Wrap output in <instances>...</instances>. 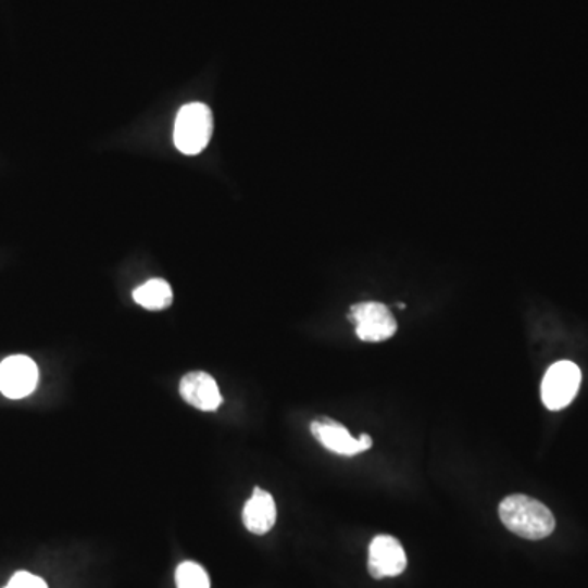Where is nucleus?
Instances as JSON below:
<instances>
[{
	"label": "nucleus",
	"instance_id": "f257e3e1",
	"mask_svg": "<svg viewBox=\"0 0 588 588\" xmlns=\"http://www.w3.org/2000/svg\"><path fill=\"white\" fill-rule=\"evenodd\" d=\"M499 516L506 529L529 541L548 538L555 528L551 510L523 493L505 497L500 502Z\"/></svg>",
	"mask_w": 588,
	"mask_h": 588
},
{
	"label": "nucleus",
	"instance_id": "f03ea898",
	"mask_svg": "<svg viewBox=\"0 0 588 588\" xmlns=\"http://www.w3.org/2000/svg\"><path fill=\"white\" fill-rule=\"evenodd\" d=\"M213 113L204 103L182 107L175 120L174 142L185 155H197L210 145L213 135Z\"/></svg>",
	"mask_w": 588,
	"mask_h": 588
},
{
	"label": "nucleus",
	"instance_id": "7ed1b4c3",
	"mask_svg": "<svg viewBox=\"0 0 588 588\" xmlns=\"http://www.w3.org/2000/svg\"><path fill=\"white\" fill-rule=\"evenodd\" d=\"M581 372L575 363L558 362L549 366L542 378L541 399L549 411L567 408L580 388Z\"/></svg>",
	"mask_w": 588,
	"mask_h": 588
},
{
	"label": "nucleus",
	"instance_id": "20e7f679",
	"mask_svg": "<svg viewBox=\"0 0 588 588\" xmlns=\"http://www.w3.org/2000/svg\"><path fill=\"white\" fill-rule=\"evenodd\" d=\"M350 321L363 342H385L398 333V323L388 306L376 301L359 303L350 310Z\"/></svg>",
	"mask_w": 588,
	"mask_h": 588
},
{
	"label": "nucleus",
	"instance_id": "39448f33",
	"mask_svg": "<svg viewBox=\"0 0 588 588\" xmlns=\"http://www.w3.org/2000/svg\"><path fill=\"white\" fill-rule=\"evenodd\" d=\"M38 378L40 372L30 356H9L0 363V391L5 398H27L37 389Z\"/></svg>",
	"mask_w": 588,
	"mask_h": 588
},
{
	"label": "nucleus",
	"instance_id": "423d86ee",
	"mask_svg": "<svg viewBox=\"0 0 588 588\" xmlns=\"http://www.w3.org/2000/svg\"><path fill=\"white\" fill-rule=\"evenodd\" d=\"M311 434L326 450L340 456H355L373 447L370 435H360L359 440L350 435L343 425L333 418H320L311 424Z\"/></svg>",
	"mask_w": 588,
	"mask_h": 588
},
{
	"label": "nucleus",
	"instance_id": "0eeeda50",
	"mask_svg": "<svg viewBox=\"0 0 588 588\" xmlns=\"http://www.w3.org/2000/svg\"><path fill=\"white\" fill-rule=\"evenodd\" d=\"M408 567V555L401 541L395 536L378 535L373 538L368 551V572L376 580L398 577Z\"/></svg>",
	"mask_w": 588,
	"mask_h": 588
},
{
	"label": "nucleus",
	"instance_id": "6e6552de",
	"mask_svg": "<svg viewBox=\"0 0 588 588\" xmlns=\"http://www.w3.org/2000/svg\"><path fill=\"white\" fill-rule=\"evenodd\" d=\"M180 395L191 408L213 412L223 402L220 388L213 376L204 372H191L180 379Z\"/></svg>",
	"mask_w": 588,
	"mask_h": 588
},
{
	"label": "nucleus",
	"instance_id": "1a4fd4ad",
	"mask_svg": "<svg viewBox=\"0 0 588 588\" xmlns=\"http://www.w3.org/2000/svg\"><path fill=\"white\" fill-rule=\"evenodd\" d=\"M242 522L253 535H265L275 526L276 503L272 493L255 487L243 506Z\"/></svg>",
	"mask_w": 588,
	"mask_h": 588
},
{
	"label": "nucleus",
	"instance_id": "9d476101",
	"mask_svg": "<svg viewBox=\"0 0 588 588\" xmlns=\"http://www.w3.org/2000/svg\"><path fill=\"white\" fill-rule=\"evenodd\" d=\"M133 300L148 311H162L171 306L174 300L172 286L165 279L154 278L138 286L133 292Z\"/></svg>",
	"mask_w": 588,
	"mask_h": 588
},
{
	"label": "nucleus",
	"instance_id": "9b49d317",
	"mask_svg": "<svg viewBox=\"0 0 588 588\" xmlns=\"http://www.w3.org/2000/svg\"><path fill=\"white\" fill-rule=\"evenodd\" d=\"M177 588H211L207 571L197 562H182L175 571Z\"/></svg>",
	"mask_w": 588,
	"mask_h": 588
},
{
	"label": "nucleus",
	"instance_id": "f8f14e48",
	"mask_svg": "<svg viewBox=\"0 0 588 588\" xmlns=\"http://www.w3.org/2000/svg\"><path fill=\"white\" fill-rule=\"evenodd\" d=\"M4 588H48L47 581L30 572H17Z\"/></svg>",
	"mask_w": 588,
	"mask_h": 588
}]
</instances>
